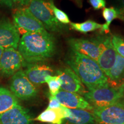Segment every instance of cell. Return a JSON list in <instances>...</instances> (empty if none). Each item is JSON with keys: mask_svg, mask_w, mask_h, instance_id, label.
I'll list each match as a JSON object with an SVG mask.
<instances>
[{"mask_svg": "<svg viewBox=\"0 0 124 124\" xmlns=\"http://www.w3.org/2000/svg\"><path fill=\"white\" fill-rule=\"evenodd\" d=\"M17 49L27 64L41 63L55 54V38L47 31L24 33L20 38Z\"/></svg>", "mask_w": 124, "mask_h": 124, "instance_id": "1", "label": "cell"}, {"mask_svg": "<svg viewBox=\"0 0 124 124\" xmlns=\"http://www.w3.org/2000/svg\"><path fill=\"white\" fill-rule=\"evenodd\" d=\"M66 63L89 90L108 85L106 75L92 59L71 50Z\"/></svg>", "mask_w": 124, "mask_h": 124, "instance_id": "2", "label": "cell"}, {"mask_svg": "<svg viewBox=\"0 0 124 124\" xmlns=\"http://www.w3.org/2000/svg\"><path fill=\"white\" fill-rule=\"evenodd\" d=\"M54 4V0H31L26 7L42 23L46 30L59 32L63 29V25L56 19L52 10Z\"/></svg>", "mask_w": 124, "mask_h": 124, "instance_id": "3", "label": "cell"}, {"mask_svg": "<svg viewBox=\"0 0 124 124\" xmlns=\"http://www.w3.org/2000/svg\"><path fill=\"white\" fill-rule=\"evenodd\" d=\"M83 95L93 108H104L122 100L124 96V86L116 87L108 85L86 91Z\"/></svg>", "mask_w": 124, "mask_h": 124, "instance_id": "4", "label": "cell"}, {"mask_svg": "<svg viewBox=\"0 0 124 124\" xmlns=\"http://www.w3.org/2000/svg\"><path fill=\"white\" fill-rule=\"evenodd\" d=\"M13 21L20 34L46 31L42 23L31 13L27 7L17 9L13 14Z\"/></svg>", "mask_w": 124, "mask_h": 124, "instance_id": "5", "label": "cell"}, {"mask_svg": "<svg viewBox=\"0 0 124 124\" xmlns=\"http://www.w3.org/2000/svg\"><path fill=\"white\" fill-rule=\"evenodd\" d=\"M9 90L17 98L24 101L33 98L38 94L36 87L29 80L23 70L12 77Z\"/></svg>", "mask_w": 124, "mask_h": 124, "instance_id": "6", "label": "cell"}, {"mask_svg": "<svg viewBox=\"0 0 124 124\" xmlns=\"http://www.w3.org/2000/svg\"><path fill=\"white\" fill-rule=\"evenodd\" d=\"M91 113L101 124H124V101L104 108H93Z\"/></svg>", "mask_w": 124, "mask_h": 124, "instance_id": "7", "label": "cell"}, {"mask_svg": "<svg viewBox=\"0 0 124 124\" xmlns=\"http://www.w3.org/2000/svg\"><path fill=\"white\" fill-rule=\"evenodd\" d=\"M25 66L27 64L18 49L5 48L0 59V74L6 78L12 77Z\"/></svg>", "mask_w": 124, "mask_h": 124, "instance_id": "8", "label": "cell"}, {"mask_svg": "<svg viewBox=\"0 0 124 124\" xmlns=\"http://www.w3.org/2000/svg\"><path fill=\"white\" fill-rule=\"evenodd\" d=\"M97 40L100 49L97 63L106 75L116 61L117 52L111 43V36H102Z\"/></svg>", "mask_w": 124, "mask_h": 124, "instance_id": "9", "label": "cell"}, {"mask_svg": "<svg viewBox=\"0 0 124 124\" xmlns=\"http://www.w3.org/2000/svg\"><path fill=\"white\" fill-rule=\"evenodd\" d=\"M67 43L72 51L86 56L97 62H98L100 54V49L97 39L89 40L82 38H70L67 40Z\"/></svg>", "mask_w": 124, "mask_h": 124, "instance_id": "10", "label": "cell"}, {"mask_svg": "<svg viewBox=\"0 0 124 124\" xmlns=\"http://www.w3.org/2000/svg\"><path fill=\"white\" fill-rule=\"evenodd\" d=\"M20 39L18 31L10 20L0 19V46L4 48H18Z\"/></svg>", "mask_w": 124, "mask_h": 124, "instance_id": "11", "label": "cell"}, {"mask_svg": "<svg viewBox=\"0 0 124 124\" xmlns=\"http://www.w3.org/2000/svg\"><path fill=\"white\" fill-rule=\"evenodd\" d=\"M57 74L61 81L62 90L82 95L86 92L79 78L70 68L60 69Z\"/></svg>", "mask_w": 124, "mask_h": 124, "instance_id": "12", "label": "cell"}, {"mask_svg": "<svg viewBox=\"0 0 124 124\" xmlns=\"http://www.w3.org/2000/svg\"><path fill=\"white\" fill-rule=\"evenodd\" d=\"M60 104L71 109L93 110V107L84 97L77 93L60 90L54 96Z\"/></svg>", "mask_w": 124, "mask_h": 124, "instance_id": "13", "label": "cell"}, {"mask_svg": "<svg viewBox=\"0 0 124 124\" xmlns=\"http://www.w3.org/2000/svg\"><path fill=\"white\" fill-rule=\"evenodd\" d=\"M32 120L28 110L20 105L0 115V124H31Z\"/></svg>", "mask_w": 124, "mask_h": 124, "instance_id": "14", "label": "cell"}, {"mask_svg": "<svg viewBox=\"0 0 124 124\" xmlns=\"http://www.w3.org/2000/svg\"><path fill=\"white\" fill-rule=\"evenodd\" d=\"M24 70L29 80L35 86L46 83L45 79L48 76L52 75L54 70L50 66L41 63L27 64Z\"/></svg>", "mask_w": 124, "mask_h": 124, "instance_id": "15", "label": "cell"}, {"mask_svg": "<svg viewBox=\"0 0 124 124\" xmlns=\"http://www.w3.org/2000/svg\"><path fill=\"white\" fill-rule=\"evenodd\" d=\"M70 114V109L62 105L58 108H46L35 120L50 124H62L64 119L69 117Z\"/></svg>", "mask_w": 124, "mask_h": 124, "instance_id": "16", "label": "cell"}, {"mask_svg": "<svg viewBox=\"0 0 124 124\" xmlns=\"http://www.w3.org/2000/svg\"><path fill=\"white\" fill-rule=\"evenodd\" d=\"M110 86L120 87L124 85V58L117 54L114 64L106 74Z\"/></svg>", "mask_w": 124, "mask_h": 124, "instance_id": "17", "label": "cell"}, {"mask_svg": "<svg viewBox=\"0 0 124 124\" xmlns=\"http://www.w3.org/2000/svg\"><path fill=\"white\" fill-rule=\"evenodd\" d=\"M70 109L71 114L62 124H95V118L90 111L83 109Z\"/></svg>", "mask_w": 124, "mask_h": 124, "instance_id": "18", "label": "cell"}, {"mask_svg": "<svg viewBox=\"0 0 124 124\" xmlns=\"http://www.w3.org/2000/svg\"><path fill=\"white\" fill-rule=\"evenodd\" d=\"M19 105L18 99L10 90L0 86V115Z\"/></svg>", "mask_w": 124, "mask_h": 124, "instance_id": "19", "label": "cell"}, {"mask_svg": "<svg viewBox=\"0 0 124 124\" xmlns=\"http://www.w3.org/2000/svg\"><path fill=\"white\" fill-rule=\"evenodd\" d=\"M71 29L81 33H86L90 32H93L97 29H100L102 25L96 23L95 21L91 20H88L81 23H70Z\"/></svg>", "mask_w": 124, "mask_h": 124, "instance_id": "20", "label": "cell"}, {"mask_svg": "<svg viewBox=\"0 0 124 124\" xmlns=\"http://www.w3.org/2000/svg\"><path fill=\"white\" fill-rule=\"evenodd\" d=\"M102 15L106 21V23L102 24V28L100 29L101 32L102 33H108L110 31V25L112 23L113 20L118 18L117 11L114 7L105 8H103Z\"/></svg>", "mask_w": 124, "mask_h": 124, "instance_id": "21", "label": "cell"}, {"mask_svg": "<svg viewBox=\"0 0 124 124\" xmlns=\"http://www.w3.org/2000/svg\"><path fill=\"white\" fill-rule=\"evenodd\" d=\"M49 87L50 95L55 96L61 89V81L59 77L57 76L49 75L45 79Z\"/></svg>", "mask_w": 124, "mask_h": 124, "instance_id": "22", "label": "cell"}, {"mask_svg": "<svg viewBox=\"0 0 124 124\" xmlns=\"http://www.w3.org/2000/svg\"><path fill=\"white\" fill-rule=\"evenodd\" d=\"M111 43L117 54L124 58V39L121 36L113 35L111 36Z\"/></svg>", "mask_w": 124, "mask_h": 124, "instance_id": "23", "label": "cell"}, {"mask_svg": "<svg viewBox=\"0 0 124 124\" xmlns=\"http://www.w3.org/2000/svg\"><path fill=\"white\" fill-rule=\"evenodd\" d=\"M52 10H53L56 19L60 23L62 24H67L70 23V20L67 15L65 12L58 8L55 5V4L52 5Z\"/></svg>", "mask_w": 124, "mask_h": 124, "instance_id": "24", "label": "cell"}, {"mask_svg": "<svg viewBox=\"0 0 124 124\" xmlns=\"http://www.w3.org/2000/svg\"><path fill=\"white\" fill-rule=\"evenodd\" d=\"M118 5L116 8L118 18L124 22V0H117Z\"/></svg>", "mask_w": 124, "mask_h": 124, "instance_id": "25", "label": "cell"}, {"mask_svg": "<svg viewBox=\"0 0 124 124\" xmlns=\"http://www.w3.org/2000/svg\"><path fill=\"white\" fill-rule=\"evenodd\" d=\"M89 2L95 10L105 8L106 7L105 0H89Z\"/></svg>", "mask_w": 124, "mask_h": 124, "instance_id": "26", "label": "cell"}, {"mask_svg": "<svg viewBox=\"0 0 124 124\" xmlns=\"http://www.w3.org/2000/svg\"><path fill=\"white\" fill-rule=\"evenodd\" d=\"M49 104L47 108H58L62 106L59 101L54 96L49 95Z\"/></svg>", "mask_w": 124, "mask_h": 124, "instance_id": "27", "label": "cell"}, {"mask_svg": "<svg viewBox=\"0 0 124 124\" xmlns=\"http://www.w3.org/2000/svg\"><path fill=\"white\" fill-rule=\"evenodd\" d=\"M31 0H13V4H17L20 6L26 7L28 5Z\"/></svg>", "mask_w": 124, "mask_h": 124, "instance_id": "28", "label": "cell"}, {"mask_svg": "<svg viewBox=\"0 0 124 124\" xmlns=\"http://www.w3.org/2000/svg\"><path fill=\"white\" fill-rule=\"evenodd\" d=\"M13 0H0V5L5 6L9 8H12L13 7Z\"/></svg>", "mask_w": 124, "mask_h": 124, "instance_id": "29", "label": "cell"}, {"mask_svg": "<svg viewBox=\"0 0 124 124\" xmlns=\"http://www.w3.org/2000/svg\"><path fill=\"white\" fill-rule=\"evenodd\" d=\"M75 2L77 3L78 5L79 6V7H82V0H74Z\"/></svg>", "mask_w": 124, "mask_h": 124, "instance_id": "30", "label": "cell"}, {"mask_svg": "<svg viewBox=\"0 0 124 124\" xmlns=\"http://www.w3.org/2000/svg\"><path fill=\"white\" fill-rule=\"evenodd\" d=\"M4 49H5V48H4L0 46V59H1V56H2V53H3V52H4Z\"/></svg>", "mask_w": 124, "mask_h": 124, "instance_id": "31", "label": "cell"}, {"mask_svg": "<svg viewBox=\"0 0 124 124\" xmlns=\"http://www.w3.org/2000/svg\"></svg>", "mask_w": 124, "mask_h": 124, "instance_id": "32", "label": "cell"}]
</instances>
